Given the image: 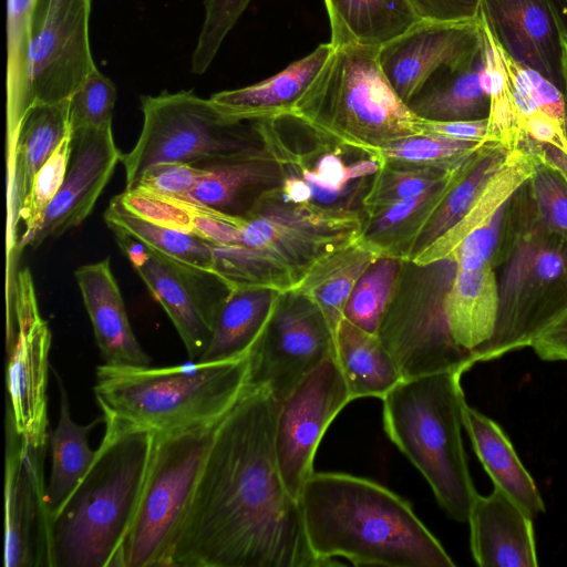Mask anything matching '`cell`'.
Listing matches in <instances>:
<instances>
[{"instance_id":"1","label":"cell","mask_w":567,"mask_h":567,"mask_svg":"<svg viewBox=\"0 0 567 567\" xmlns=\"http://www.w3.org/2000/svg\"><path fill=\"white\" fill-rule=\"evenodd\" d=\"M280 402L248 388L219 421L169 567H327L311 549L276 455Z\"/></svg>"},{"instance_id":"2","label":"cell","mask_w":567,"mask_h":567,"mask_svg":"<svg viewBox=\"0 0 567 567\" xmlns=\"http://www.w3.org/2000/svg\"><path fill=\"white\" fill-rule=\"evenodd\" d=\"M308 543L332 566L455 567L411 505L373 481L315 473L299 497Z\"/></svg>"},{"instance_id":"3","label":"cell","mask_w":567,"mask_h":567,"mask_svg":"<svg viewBox=\"0 0 567 567\" xmlns=\"http://www.w3.org/2000/svg\"><path fill=\"white\" fill-rule=\"evenodd\" d=\"M278 186L264 190L245 215L240 245H213L214 276L227 290L292 292L320 260L362 235L358 209L293 203Z\"/></svg>"},{"instance_id":"4","label":"cell","mask_w":567,"mask_h":567,"mask_svg":"<svg viewBox=\"0 0 567 567\" xmlns=\"http://www.w3.org/2000/svg\"><path fill=\"white\" fill-rule=\"evenodd\" d=\"M379 47L348 42L332 51L289 115L309 135L370 158L389 145L423 134L422 118L382 71Z\"/></svg>"},{"instance_id":"5","label":"cell","mask_w":567,"mask_h":567,"mask_svg":"<svg viewBox=\"0 0 567 567\" xmlns=\"http://www.w3.org/2000/svg\"><path fill=\"white\" fill-rule=\"evenodd\" d=\"M247 355L152 368L101 364L94 394L105 427L171 433L218 422L247 389Z\"/></svg>"},{"instance_id":"6","label":"cell","mask_w":567,"mask_h":567,"mask_svg":"<svg viewBox=\"0 0 567 567\" xmlns=\"http://www.w3.org/2000/svg\"><path fill=\"white\" fill-rule=\"evenodd\" d=\"M153 433L105 427L95 458L52 519L53 567H113L147 474Z\"/></svg>"},{"instance_id":"7","label":"cell","mask_w":567,"mask_h":567,"mask_svg":"<svg viewBox=\"0 0 567 567\" xmlns=\"http://www.w3.org/2000/svg\"><path fill=\"white\" fill-rule=\"evenodd\" d=\"M463 373L406 379L383 399L386 435L424 476L447 516L461 523L477 494L462 441Z\"/></svg>"},{"instance_id":"8","label":"cell","mask_w":567,"mask_h":567,"mask_svg":"<svg viewBox=\"0 0 567 567\" xmlns=\"http://www.w3.org/2000/svg\"><path fill=\"white\" fill-rule=\"evenodd\" d=\"M528 179L506 206L508 251L497 279L498 318L489 360L530 347L567 311V237L540 219Z\"/></svg>"},{"instance_id":"9","label":"cell","mask_w":567,"mask_h":567,"mask_svg":"<svg viewBox=\"0 0 567 567\" xmlns=\"http://www.w3.org/2000/svg\"><path fill=\"white\" fill-rule=\"evenodd\" d=\"M219 421L153 433L145 482L113 567H169L179 526Z\"/></svg>"},{"instance_id":"10","label":"cell","mask_w":567,"mask_h":567,"mask_svg":"<svg viewBox=\"0 0 567 567\" xmlns=\"http://www.w3.org/2000/svg\"><path fill=\"white\" fill-rule=\"evenodd\" d=\"M143 125L134 147L122 154L130 188L158 163H192L260 146L255 128L224 116L209 99L194 91H164L141 96ZM254 123V122H252Z\"/></svg>"},{"instance_id":"11","label":"cell","mask_w":567,"mask_h":567,"mask_svg":"<svg viewBox=\"0 0 567 567\" xmlns=\"http://www.w3.org/2000/svg\"><path fill=\"white\" fill-rule=\"evenodd\" d=\"M455 270L451 259L403 261L377 334L404 380L450 371L444 302Z\"/></svg>"},{"instance_id":"12","label":"cell","mask_w":567,"mask_h":567,"mask_svg":"<svg viewBox=\"0 0 567 567\" xmlns=\"http://www.w3.org/2000/svg\"><path fill=\"white\" fill-rule=\"evenodd\" d=\"M246 355L247 386H266L281 403L303 378L336 355L334 336L316 306L293 292L279 293Z\"/></svg>"},{"instance_id":"13","label":"cell","mask_w":567,"mask_h":567,"mask_svg":"<svg viewBox=\"0 0 567 567\" xmlns=\"http://www.w3.org/2000/svg\"><path fill=\"white\" fill-rule=\"evenodd\" d=\"M90 13L91 0H35L28 50V110L68 101L96 68Z\"/></svg>"},{"instance_id":"14","label":"cell","mask_w":567,"mask_h":567,"mask_svg":"<svg viewBox=\"0 0 567 567\" xmlns=\"http://www.w3.org/2000/svg\"><path fill=\"white\" fill-rule=\"evenodd\" d=\"M47 446L34 445L21 436L6 413V567H53L52 514L44 478Z\"/></svg>"},{"instance_id":"15","label":"cell","mask_w":567,"mask_h":567,"mask_svg":"<svg viewBox=\"0 0 567 567\" xmlns=\"http://www.w3.org/2000/svg\"><path fill=\"white\" fill-rule=\"evenodd\" d=\"M351 398L336 355L312 370L281 402L276 423V455L284 484L299 501L313 474V458L328 426Z\"/></svg>"},{"instance_id":"16","label":"cell","mask_w":567,"mask_h":567,"mask_svg":"<svg viewBox=\"0 0 567 567\" xmlns=\"http://www.w3.org/2000/svg\"><path fill=\"white\" fill-rule=\"evenodd\" d=\"M154 299L163 307L179 334L190 361H198L213 333L225 293L209 292V274L176 264L134 237L112 230Z\"/></svg>"},{"instance_id":"17","label":"cell","mask_w":567,"mask_h":567,"mask_svg":"<svg viewBox=\"0 0 567 567\" xmlns=\"http://www.w3.org/2000/svg\"><path fill=\"white\" fill-rule=\"evenodd\" d=\"M481 48L478 17L458 21L421 19L382 45L379 60L392 87L409 105L433 78L473 62Z\"/></svg>"},{"instance_id":"18","label":"cell","mask_w":567,"mask_h":567,"mask_svg":"<svg viewBox=\"0 0 567 567\" xmlns=\"http://www.w3.org/2000/svg\"><path fill=\"white\" fill-rule=\"evenodd\" d=\"M70 157L62 186L49 205L29 246L63 235L81 225L121 162L112 124L71 131Z\"/></svg>"},{"instance_id":"19","label":"cell","mask_w":567,"mask_h":567,"mask_svg":"<svg viewBox=\"0 0 567 567\" xmlns=\"http://www.w3.org/2000/svg\"><path fill=\"white\" fill-rule=\"evenodd\" d=\"M498 281L495 268L456 266L444 302L450 371L466 372L489 361L498 318Z\"/></svg>"},{"instance_id":"20","label":"cell","mask_w":567,"mask_h":567,"mask_svg":"<svg viewBox=\"0 0 567 567\" xmlns=\"http://www.w3.org/2000/svg\"><path fill=\"white\" fill-rule=\"evenodd\" d=\"M51 331L41 316L20 326L7 352V413L17 432L38 446L48 445V374Z\"/></svg>"},{"instance_id":"21","label":"cell","mask_w":567,"mask_h":567,"mask_svg":"<svg viewBox=\"0 0 567 567\" xmlns=\"http://www.w3.org/2000/svg\"><path fill=\"white\" fill-rule=\"evenodd\" d=\"M192 163L205 173L183 198L241 217L264 190L280 185L286 174L282 161L264 143L236 154Z\"/></svg>"},{"instance_id":"22","label":"cell","mask_w":567,"mask_h":567,"mask_svg":"<svg viewBox=\"0 0 567 567\" xmlns=\"http://www.w3.org/2000/svg\"><path fill=\"white\" fill-rule=\"evenodd\" d=\"M532 516L499 488L475 495L468 515L473 558L481 567L538 565Z\"/></svg>"},{"instance_id":"23","label":"cell","mask_w":567,"mask_h":567,"mask_svg":"<svg viewBox=\"0 0 567 567\" xmlns=\"http://www.w3.org/2000/svg\"><path fill=\"white\" fill-rule=\"evenodd\" d=\"M105 364L147 367L152 359L142 349L125 310L110 259L83 265L74 272Z\"/></svg>"},{"instance_id":"24","label":"cell","mask_w":567,"mask_h":567,"mask_svg":"<svg viewBox=\"0 0 567 567\" xmlns=\"http://www.w3.org/2000/svg\"><path fill=\"white\" fill-rule=\"evenodd\" d=\"M331 51L330 42L321 43L277 74L248 86L214 93L209 100L234 122H260L289 115Z\"/></svg>"},{"instance_id":"25","label":"cell","mask_w":567,"mask_h":567,"mask_svg":"<svg viewBox=\"0 0 567 567\" xmlns=\"http://www.w3.org/2000/svg\"><path fill=\"white\" fill-rule=\"evenodd\" d=\"M383 251L363 235L320 260L292 291L316 306L333 336L363 272Z\"/></svg>"},{"instance_id":"26","label":"cell","mask_w":567,"mask_h":567,"mask_svg":"<svg viewBox=\"0 0 567 567\" xmlns=\"http://www.w3.org/2000/svg\"><path fill=\"white\" fill-rule=\"evenodd\" d=\"M463 426L494 486L532 517L544 513L545 503L540 493L501 426L466 403L463 408Z\"/></svg>"},{"instance_id":"27","label":"cell","mask_w":567,"mask_h":567,"mask_svg":"<svg viewBox=\"0 0 567 567\" xmlns=\"http://www.w3.org/2000/svg\"><path fill=\"white\" fill-rule=\"evenodd\" d=\"M478 151L433 188L378 215L364 217L363 237L378 246L385 257L411 260L421 234L452 188L470 168Z\"/></svg>"},{"instance_id":"28","label":"cell","mask_w":567,"mask_h":567,"mask_svg":"<svg viewBox=\"0 0 567 567\" xmlns=\"http://www.w3.org/2000/svg\"><path fill=\"white\" fill-rule=\"evenodd\" d=\"M334 343L336 359L351 401L367 396L383 400L404 380L378 334L343 318L336 331Z\"/></svg>"},{"instance_id":"29","label":"cell","mask_w":567,"mask_h":567,"mask_svg":"<svg viewBox=\"0 0 567 567\" xmlns=\"http://www.w3.org/2000/svg\"><path fill=\"white\" fill-rule=\"evenodd\" d=\"M538 161V156L527 147L511 150L502 168L489 181L463 218L431 245L415 254L411 261L422 266L450 258L461 241L486 224L533 175Z\"/></svg>"},{"instance_id":"30","label":"cell","mask_w":567,"mask_h":567,"mask_svg":"<svg viewBox=\"0 0 567 567\" xmlns=\"http://www.w3.org/2000/svg\"><path fill=\"white\" fill-rule=\"evenodd\" d=\"M331 44L358 42L381 48L421 19L409 0H323Z\"/></svg>"},{"instance_id":"31","label":"cell","mask_w":567,"mask_h":567,"mask_svg":"<svg viewBox=\"0 0 567 567\" xmlns=\"http://www.w3.org/2000/svg\"><path fill=\"white\" fill-rule=\"evenodd\" d=\"M280 292L262 288L228 290L219 306L210 341L199 362H221L240 358L269 318Z\"/></svg>"},{"instance_id":"32","label":"cell","mask_w":567,"mask_h":567,"mask_svg":"<svg viewBox=\"0 0 567 567\" xmlns=\"http://www.w3.org/2000/svg\"><path fill=\"white\" fill-rule=\"evenodd\" d=\"M60 393L56 427L49 434L51 471L47 483V499L53 515L64 504L91 467L96 450L89 445V436L103 416L89 424H78L71 417L68 393L61 377L54 371Z\"/></svg>"},{"instance_id":"33","label":"cell","mask_w":567,"mask_h":567,"mask_svg":"<svg viewBox=\"0 0 567 567\" xmlns=\"http://www.w3.org/2000/svg\"><path fill=\"white\" fill-rule=\"evenodd\" d=\"M474 61L437 74L409 103L410 109L419 117L432 121L487 117L489 97L481 85V65L474 66Z\"/></svg>"},{"instance_id":"34","label":"cell","mask_w":567,"mask_h":567,"mask_svg":"<svg viewBox=\"0 0 567 567\" xmlns=\"http://www.w3.org/2000/svg\"><path fill=\"white\" fill-rule=\"evenodd\" d=\"M104 219L110 229L134 237L163 257L214 276L213 245L199 236L140 218L115 198H112Z\"/></svg>"},{"instance_id":"35","label":"cell","mask_w":567,"mask_h":567,"mask_svg":"<svg viewBox=\"0 0 567 567\" xmlns=\"http://www.w3.org/2000/svg\"><path fill=\"white\" fill-rule=\"evenodd\" d=\"M509 151L498 143H486L482 146L470 168L452 188L421 234L413 256L463 218L482 195L489 181L502 168Z\"/></svg>"},{"instance_id":"36","label":"cell","mask_w":567,"mask_h":567,"mask_svg":"<svg viewBox=\"0 0 567 567\" xmlns=\"http://www.w3.org/2000/svg\"><path fill=\"white\" fill-rule=\"evenodd\" d=\"M35 0H7L6 144L28 111V50Z\"/></svg>"},{"instance_id":"37","label":"cell","mask_w":567,"mask_h":567,"mask_svg":"<svg viewBox=\"0 0 567 567\" xmlns=\"http://www.w3.org/2000/svg\"><path fill=\"white\" fill-rule=\"evenodd\" d=\"M464 162L445 169L379 165L360 199L363 216L372 217L405 199L433 188Z\"/></svg>"},{"instance_id":"38","label":"cell","mask_w":567,"mask_h":567,"mask_svg":"<svg viewBox=\"0 0 567 567\" xmlns=\"http://www.w3.org/2000/svg\"><path fill=\"white\" fill-rule=\"evenodd\" d=\"M281 158L287 167H293L311 188L313 202L321 205H347L340 202L351 182L373 175L379 164L369 157L351 165L343 163L336 153L324 152L319 156L315 167L305 164L301 155L293 154L282 146Z\"/></svg>"},{"instance_id":"39","label":"cell","mask_w":567,"mask_h":567,"mask_svg":"<svg viewBox=\"0 0 567 567\" xmlns=\"http://www.w3.org/2000/svg\"><path fill=\"white\" fill-rule=\"evenodd\" d=\"M402 259L381 257L360 277L344 309V318L377 334L401 274Z\"/></svg>"},{"instance_id":"40","label":"cell","mask_w":567,"mask_h":567,"mask_svg":"<svg viewBox=\"0 0 567 567\" xmlns=\"http://www.w3.org/2000/svg\"><path fill=\"white\" fill-rule=\"evenodd\" d=\"M484 144L486 143L419 134L389 145L381 150L373 159L379 165L445 169L461 164Z\"/></svg>"},{"instance_id":"41","label":"cell","mask_w":567,"mask_h":567,"mask_svg":"<svg viewBox=\"0 0 567 567\" xmlns=\"http://www.w3.org/2000/svg\"><path fill=\"white\" fill-rule=\"evenodd\" d=\"M495 16L523 56L538 69L544 66L550 25L534 0H493ZM530 62V63H532Z\"/></svg>"},{"instance_id":"42","label":"cell","mask_w":567,"mask_h":567,"mask_svg":"<svg viewBox=\"0 0 567 567\" xmlns=\"http://www.w3.org/2000/svg\"><path fill=\"white\" fill-rule=\"evenodd\" d=\"M70 140L71 132L64 136L32 179L21 210L23 229L19 243L20 254L40 228L49 205L62 186L70 157Z\"/></svg>"},{"instance_id":"43","label":"cell","mask_w":567,"mask_h":567,"mask_svg":"<svg viewBox=\"0 0 567 567\" xmlns=\"http://www.w3.org/2000/svg\"><path fill=\"white\" fill-rule=\"evenodd\" d=\"M251 0H204V20L192 55L190 69L203 74L210 66L225 38Z\"/></svg>"},{"instance_id":"44","label":"cell","mask_w":567,"mask_h":567,"mask_svg":"<svg viewBox=\"0 0 567 567\" xmlns=\"http://www.w3.org/2000/svg\"><path fill=\"white\" fill-rule=\"evenodd\" d=\"M116 89L97 66L69 99L70 130L112 124Z\"/></svg>"},{"instance_id":"45","label":"cell","mask_w":567,"mask_h":567,"mask_svg":"<svg viewBox=\"0 0 567 567\" xmlns=\"http://www.w3.org/2000/svg\"><path fill=\"white\" fill-rule=\"evenodd\" d=\"M133 215L147 221L194 234V202L136 189H124L114 197Z\"/></svg>"},{"instance_id":"46","label":"cell","mask_w":567,"mask_h":567,"mask_svg":"<svg viewBox=\"0 0 567 567\" xmlns=\"http://www.w3.org/2000/svg\"><path fill=\"white\" fill-rule=\"evenodd\" d=\"M528 182L540 219L549 229L567 237V182L564 176L539 158Z\"/></svg>"},{"instance_id":"47","label":"cell","mask_w":567,"mask_h":567,"mask_svg":"<svg viewBox=\"0 0 567 567\" xmlns=\"http://www.w3.org/2000/svg\"><path fill=\"white\" fill-rule=\"evenodd\" d=\"M204 173V168L194 163H158L147 168L133 186L125 189L183 197L196 186Z\"/></svg>"},{"instance_id":"48","label":"cell","mask_w":567,"mask_h":567,"mask_svg":"<svg viewBox=\"0 0 567 567\" xmlns=\"http://www.w3.org/2000/svg\"><path fill=\"white\" fill-rule=\"evenodd\" d=\"M501 53L511 83L524 90L539 111L561 123H567L566 102L558 89L538 71L515 62L503 48Z\"/></svg>"},{"instance_id":"49","label":"cell","mask_w":567,"mask_h":567,"mask_svg":"<svg viewBox=\"0 0 567 567\" xmlns=\"http://www.w3.org/2000/svg\"><path fill=\"white\" fill-rule=\"evenodd\" d=\"M422 130L423 134L437 135L452 140L474 143H497L492 133L488 117L461 121H432L422 118Z\"/></svg>"},{"instance_id":"50","label":"cell","mask_w":567,"mask_h":567,"mask_svg":"<svg viewBox=\"0 0 567 567\" xmlns=\"http://www.w3.org/2000/svg\"><path fill=\"white\" fill-rule=\"evenodd\" d=\"M420 19L458 21L477 18V0H409Z\"/></svg>"},{"instance_id":"51","label":"cell","mask_w":567,"mask_h":567,"mask_svg":"<svg viewBox=\"0 0 567 567\" xmlns=\"http://www.w3.org/2000/svg\"><path fill=\"white\" fill-rule=\"evenodd\" d=\"M533 350L545 361H567V311L533 341Z\"/></svg>"}]
</instances>
